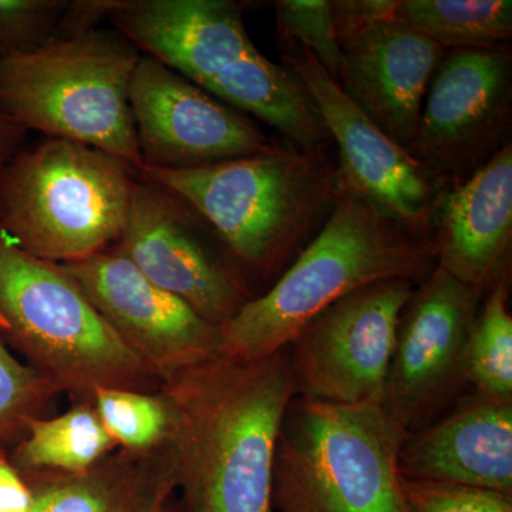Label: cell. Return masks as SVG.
<instances>
[{"instance_id":"cell-4","label":"cell","mask_w":512,"mask_h":512,"mask_svg":"<svg viewBox=\"0 0 512 512\" xmlns=\"http://www.w3.org/2000/svg\"><path fill=\"white\" fill-rule=\"evenodd\" d=\"M434 268L429 244L345 190L274 284L220 326L222 356L249 362L272 355L350 293L394 279L419 285Z\"/></svg>"},{"instance_id":"cell-8","label":"cell","mask_w":512,"mask_h":512,"mask_svg":"<svg viewBox=\"0 0 512 512\" xmlns=\"http://www.w3.org/2000/svg\"><path fill=\"white\" fill-rule=\"evenodd\" d=\"M407 433L380 404L293 397L272 471L279 512H404L397 470Z\"/></svg>"},{"instance_id":"cell-5","label":"cell","mask_w":512,"mask_h":512,"mask_svg":"<svg viewBox=\"0 0 512 512\" xmlns=\"http://www.w3.org/2000/svg\"><path fill=\"white\" fill-rule=\"evenodd\" d=\"M0 330L74 402H92L101 387L158 392L163 384L62 266L29 255L2 229Z\"/></svg>"},{"instance_id":"cell-15","label":"cell","mask_w":512,"mask_h":512,"mask_svg":"<svg viewBox=\"0 0 512 512\" xmlns=\"http://www.w3.org/2000/svg\"><path fill=\"white\" fill-rule=\"evenodd\" d=\"M59 265L110 328L161 380L222 356L220 326L148 281L114 249Z\"/></svg>"},{"instance_id":"cell-13","label":"cell","mask_w":512,"mask_h":512,"mask_svg":"<svg viewBox=\"0 0 512 512\" xmlns=\"http://www.w3.org/2000/svg\"><path fill=\"white\" fill-rule=\"evenodd\" d=\"M111 249L215 326L256 296L204 222L138 174L123 234Z\"/></svg>"},{"instance_id":"cell-19","label":"cell","mask_w":512,"mask_h":512,"mask_svg":"<svg viewBox=\"0 0 512 512\" xmlns=\"http://www.w3.org/2000/svg\"><path fill=\"white\" fill-rule=\"evenodd\" d=\"M22 476L32 512H154L177 488L173 444L151 453L120 448L83 473Z\"/></svg>"},{"instance_id":"cell-9","label":"cell","mask_w":512,"mask_h":512,"mask_svg":"<svg viewBox=\"0 0 512 512\" xmlns=\"http://www.w3.org/2000/svg\"><path fill=\"white\" fill-rule=\"evenodd\" d=\"M483 298L436 266L407 299L380 399L407 434L439 419L463 396L468 338Z\"/></svg>"},{"instance_id":"cell-3","label":"cell","mask_w":512,"mask_h":512,"mask_svg":"<svg viewBox=\"0 0 512 512\" xmlns=\"http://www.w3.org/2000/svg\"><path fill=\"white\" fill-rule=\"evenodd\" d=\"M109 22L153 57L239 113L306 150L330 140L311 93L284 63L252 42L234 0H113Z\"/></svg>"},{"instance_id":"cell-31","label":"cell","mask_w":512,"mask_h":512,"mask_svg":"<svg viewBox=\"0 0 512 512\" xmlns=\"http://www.w3.org/2000/svg\"><path fill=\"white\" fill-rule=\"evenodd\" d=\"M26 133L25 128L0 110V181L10 161L22 150Z\"/></svg>"},{"instance_id":"cell-25","label":"cell","mask_w":512,"mask_h":512,"mask_svg":"<svg viewBox=\"0 0 512 512\" xmlns=\"http://www.w3.org/2000/svg\"><path fill=\"white\" fill-rule=\"evenodd\" d=\"M59 390L30 365L15 359L0 342V441L26 429Z\"/></svg>"},{"instance_id":"cell-29","label":"cell","mask_w":512,"mask_h":512,"mask_svg":"<svg viewBox=\"0 0 512 512\" xmlns=\"http://www.w3.org/2000/svg\"><path fill=\"white\" fill-rule=\"evenodd\" d=\"M113 6V0H76L69 2L55 40L72 39L99 29L100 23L107 20Z\"/></svg>"},{"instance_id":"cell-10","label":"cell","mask_w":512,"mask_h":512,"mask_svg":"<svg viewBox=\"0 0 512 512\" xmlns=\"http://www.w3.org/2000/svg\"><path fill=\"white\" fill-rule=\"evenodd\" d=\"M416 285L377 282L306 323L286 349L293 393L335 404H380L397 325Z\"/></svg>"},{"instance_id":"cell-7","label":"cell","mask_w":512,"mask_h":512,"mask_svg":"<svg viewBox=\"0 0 512 512\" xmlns=\"http://www.w3.org/2000/svg\"><path fill=\"white\" fill-rule=\"evenodd\" d=\"M137 170L97 148L45 138L0 181V229L29 255L72 264L109 251L130 210Z\"/></svg>"},{"instance_id":"cell-28","label":"cell","mask_w":512,"mask_h":512,"mask_svg":"<svg viewBox=\"0 0 512 512\" xmlns=\"http://www.w3.org/2000/svg\"><path fill=\"white\" fill-rule=\"evenodd\" d=\"M396 0H333V23L338 40L380 20L392 19Z\"/></svg>"},{"instance_id":"cell-20","label":"cell","mask_w":512,"mask_h":512,"mask_svg":"<svg viewBox=\"0 0 512 512\" xmlns=\"http://www.w3.org/2000/svg\"><path fill=\"white\" fill-rule=\"evenodd\" d=\"M25 431L13 464L22 474L83 473L119 448L93 402H76L53 419H30Z\"/></svg>"},{"instance_id":"cell-17","label":"cell","mask_w":512,"mask_h":512,"mask_svg":"<svg viewBox=\"0 0 512 512\" xmlns=\"http://www.w3.org/2000/svg\"><path fill=\"white\" fill-rule=\"evenodd\" d=\"M437 268L485 296L510 278L512 144L444 192L429 239Z\"/></svg>"},{"instance_id":"cell-12","label":"cell","mask_w":512,"mask_h":512,"mask_svg":"<svg viewBox=\"0 0 512 512\" xmlns=\"http://www.w3.org/2000/svg\"><path fill=\"white\" fill-rule=\"evenodd\" d=\"M511 126L510 50H446L409 153L447 188L454 187L510 143Z\"/></svg>"},{"instance_id":"cell-23","label":"cell","mask_w":512,"mask_h":512,"mask_svg":"<svg viewBox=\"0 0 512 512\" xmlns=\"http://www.w3.org/2000/svg\"><path fill=\"white\" fill-rule=\"evenodd\" d=\"M510 278L501 279L481 301L467 345V382L473 392L512 402Z\"/></svg>"},{"instance_id":"cell-22","label":"cell","mask_w":512,"mask_h":512,"mask_svg":"<svg viewBox=\"0 0 512 512\" xmlns=\"http://www.w3.org/2000/svg\"><path fill=\"white\" fill-rule=\"evenodd\" d=\"M93 406L117 447L131 453H151L171 446L178 433V414L163 390L138 392L101 387Z\"/></svg>"},{"instance_id":"cell-30","label":"cell","mask_w":512,"mask_h":512,"mask_svg":"<svg viewBox=\"0 0 512 512\" xmlns=\"http://www.w3.org/2000/svg\"><path fill=\"white\" fill-rule=\"evenodd\" d=\"M0 512H32V494L25 477L0 454Z\"/></svg>"},{"instance_id":"cell-14","label":"cell","mask_w":512,"mask_h":512,"mask_svg":"<svg viewBox=\"0 0 512 512\" xmlns=\"http://www.w3.org/2000/svg\"><path fill=\"white\" fill-rule=\"evenodd\" d=\"M130 106L141 167L188 170L271 143L254 121L153 57L141 56L134 70Z\"/></svg>"},{"instance_id":"cell-1","label":"cell","mask_w":512,"mask_h":512,"mask_svg":"<svg viewBox=\"0 0 512 512\" xmlns=\"http://www.w3.org/2000/svg\"><path fill=\"white\" fill-rule=\"evenodd\" d=\"M178 414L175 477L184 512H274L272 471L293 393L288 349L220 356L165 377Z\"/></svg>"},{"instance_id":"cell-26","label":"cell","mask_w":512,"mask_h":512,"mask_svg":"<svg viewBox=\"0 0 512 512\" xmlns=\"http://www.w3.org/2000/svg\"><path fill=\"white\" fill-rule=\"evenodd\" d=\"M67 5L66 0H0V59L53 42Z\"/></svg>"},{"instance_id":"cell-27","label":"cell","mask_w":512,"mask_h":512,"mask_svg":"<svg viewBox=\"0 0 512 512\" xmlns=\"http://www.w3.org/2000/svg\"><path fill=\"white\" fill-rule=\"evenodd\" d=\"M404 512H512V495L400 477Z\"/></svg>"},{"instance_id":"cell-21","label":"cell","mask_w":512,"mask_h":512,"mask_svg":"<svg viewBox=\"0 0 512 512\" xmlns=\"http://www.w3.org/2000/svg\"><path fill=\"white\" fill-rule=\"evenodd\" d=\"M392 19L444 50L501 49L512 37L511 0H396Z\"/></svg>"},{"instance_id":"cell-18","label":"cell","mask_w":512,"mask_h":512,"mask_svg":"<svg viewBox=\"0 0 512 512\" xmlns=\"http://www.w3.org/2000/svg\"><path fill=\"white\" fill-rule=\"evenodd\" d=\"M399 476L512 495V402L463 394L439 419L407 434Z\"/></svg>"},{"instance_id":"cell-16","label":"cell","mask_w":512,"mask_h":512,"mask_svg":"<svg viewBox=\"0 0 512 512\" xmlns=\"http://www.w3.org/2000/svg\"><path fill=\"white\" fill-rule=\"evenodd\" d=\"M339 86L384 134L409 151L427 89L446 50L393 19L339 40Z\"/></svg>"},{"instance_id":"cell-2","label":"cell","mask_w":512,"mask_h":512,"mask_svg":"<svg viewBox=\"0 0 512 512\" xmlns=\"http://www.w3.org/2000/svg\"><path fill=\"white\" fill-rule=\"evenodd\" d=\"M137 174L204 222L255 295L256 285L268 289L312 241L345 191L326 150L291 141L221 163L140 167Z\"/></svg>"},{"instance_id":"cell-24","label":"cell","mask_w":512,"mask_h":512,"mask_svg":"<svg viewBox=\"0 0 512 512\" xmlns=\"http://www.w3.org/2000/svg\"><path fill=\"white\" fill-rule=\"evenodd\" d=\"M276 33L284 46H299L339 82L342 47L329 0H279L274 3Z\"/></svg>"},{"instance_id":"cell-32","label":"cell","mask_w":512,"mask_h":512,"mask_svg":"<svg viewBox=\"0 0 512 512\" xmlns=\"http://www.w3.org/2000/svg\"><path fill=\"white\" fill-rule=\"evenodd\" d=\"M154 512H171L170 505L168 503H165L161 505V507H158L156 511Z\"/></svg>"},{"instance_id":"cell-11","label":"cell","mask_w":512,"mask_h":512,"mask_svg":"<svg viewBox=\"0 0 512 512\" xmlns=\"http://www.w3.org/2000/svg\"><path fill=\"white\" fill-rule=\"evenodd\" d=\"M281 57L311 93L330 140L338 146L343 188L429 244L446 185L367 119L308 50L285 46Z\"/></svg>"},{"instance_id":"cell-6","label":"cell","mask_w":512,"mask_h":512,"mask_svg":"<svg viewBox=\"0 0 512 512\" xmlns=\"http://www.w3.org/2000/svg\"><path fill=\"white\" fill-rule=\"evenodd\" d=\"M143 53L97 29L0 59V110L26 131L74 141L141 167L130 86Z\"/></svg>"}]
</instances>
